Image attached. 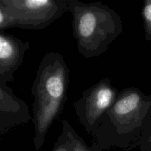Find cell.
<instances>
[{"label":"cell","mask_w":151,"mask_h":151,"mask_svg":"<svg viewBox=\"0 0 151 151\" xmlns=\"http://www.w3.org/2000/svg\"><path fill=\"white\" fill-rule=\"evenodd\" d=\"M150 125L151 94H145L137 87H128L119 91L91 136L105 150L115 147L128 151L139 147L143 134Z\"/></svg>","instance_id":"1"},{"label":"cell","mask_w":151,"mask_h":151,"mask_svg":"<svg viewBox=\"0 0 151 151\" xmlns=\"http://www.w3.org/2000/svg\"><path fill=\"white\" fill-rule=\"evenodd\" d=\"M69 85V69L63 56L56 52L46 53L31 88L33 143L37 151L44 145L49 130L64 109Z\"/></svg>","instance_id":"2"},{"label":"cell","mask_w":151,"mask_h":151,"mask_svg":"<svg viewBox=\"0 0 151 151\" xmlns=\"http://www.w3.org/2000/svg\"><path fill=\"white\" fill-rule=\"evenodd\" d=\"M68 12L72 14L77 48L85 58L103 55L123 31L119 13L101 1L69 0Z\"/></svg>","instance_id":"3"},{"label":"cell","mask_w":151,"mask_h":151,"mask_svg":"<svg viewBox=\"0 0 151 151\" xmlns=\"http://www.w3.org/2000/svg\"><path fill=\"white\" fill-rule=\"evenodd\" d=\"M16 28L44 29L68 12L69 0H3Z\"/></svg>","instance_id":"4"},{"label":"cell","mask_w":151,"mask_h":151,"mask_svg":"<svg viewBox=\"0 0 151 151\" xmlns=\"http://www.w3.org/2000/svg\"><path fill=\"white\" fill-rule=\"evenodd\" d=\"M119 91L114 86L110 78H105L83 91L73 106L78 119L88 134L99 126L102 117L113 106Z\"/></svg>","instance_id":"5"},{"label":"cell","mask_w":151,"mask_h":151,"mask_svg":"<svg viewBox=\"0 0 151 151\" xmlns=\"http://www.w3.org/2000/svg\"><path fill=\"white\" fill-rule=\"evenodd\" d=\"M29 43L13 35L0 31V83L8 87L7 83L14 80V73L24 61Z\"/></svg>","instance_id":"6"},{"label":"cell","mask_w":151,"mask_h":151,"mask_svg":"<svg viewBox=\"0 0 151 151\" xmlns=\"http://www.w3.org/2000/svg\"><path fill=\"white\" fill-rule=\"evenodd\" d=\"M60 137L64 140L71 151H110L102 148L94 140L91 142V145L88 146L67 120L62 122V131Z\"/></svg>","instance_id":"7"},{"label":"cell","mask_w":151,"mask_h":151,"mask_svg":"<svg viewBox=\"0 0 151 151\" xmlns=\"http://www.w3.org/2000/svg\"><path fill=\"white\" fill-rule=\"evenodd\" d=\"M0 111L17 114L32 118L27 103L16 97L10 87H4L0 83Z\"/></svg>","instance_id":"8"},{"label":"cell","mask_w":151,"mask_h":151,"mask_svg":"<svg viewBox=\"0 0 151 151\" xmlns=\"http://www.w3.org/2000/svg\"><path fill=\"white\" fill-rule=\"evenodd\" d=\"M31 119L23 115L0 111V136L4 135L15 127L28 123Z\"/></svg>","instance_id":"9"},{"label":"cell","mask_w":151,"mask_h":151,"mask_svg":"<svg viewBox=\"0 0 151 151\" xmlns=\"http://www.w3.org/2000/svg\"><path fill=\"white\" fill-rule=\"evenodd\" d=\"M142 17L147 41H151V0H145L142 8Z\"/></svg>","instance_id":"10"},{"label":"cell","mask_w":151,"mask_h":151,"mask_svg":"<svg viewBox=\"0 0 151 151\" xmlns=\"http://www.w3.org/2000/svg\"><path fill=\"white\" fill-rule=\"evenodd\" d=\"M9 28H16V25L3 0H0V31H4Z\"/></svg>","instance_id":"11"},{"label":"cell","mask_w":151,"mask_h":151,"mask_svg":"<svg viewBox=\"0 0 151 151\" xmlns=\"http://www.w3.org/2000/svg\"><path fill=\"white\" fill-rule=\"evenodd\" d=\"M139 148L141 151H151V125L143 134L139 144Z\"/></svg>","instance_id":"12"},{"label":"cell","mask_w":151,"mask_h":151,"mask_svg":"<svg viewBox=\"0 0 151 151\" xmlns=\"http://www.w3.org/2000/svg\"><path fill=\"white\" fill-rule=\"evenodd\" d=\"M52 151H71L64 140L59 136L57 141L55 143Z\"/></svg>","instance_id":"13"}]
</instances>
